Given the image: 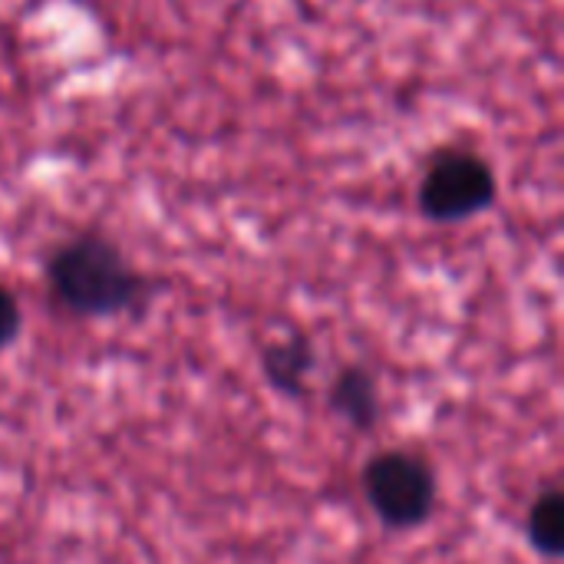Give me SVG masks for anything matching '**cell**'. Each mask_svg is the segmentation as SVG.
I'll return each instance as SVG.
<instances>
[{"mask_svg": "<svg viewBox=\"0 0 564 564\" xmlns=\"http://www.w3.org/2000/svg\"><path fill=\"white\" fill-rule=\"evenodd\" d=\"M327 410L340 416L350 430L370 433L380 423V383L364 364H344L327 390Z\"/></svg>", "mask_w": 564, "mask_h": 564, "instance_id": "obj_5", "label": "cell"}, {"mask_svg": "<svg viewBox=\"0 0 564 564\" xmlns=\"http://www.w3.org/2000/svg\"><path fill=\"white\" fill-rule=\"evenodd\" d=\"M56 307L83 321L139 314L152 297V281L129 261L109 235L86 228L59 241L43 264Z\"/></svg>", "mask_w": 564, "mask_h": 564, "instance_id": "obj_1", "label": "cell"}, {"mask_svg": "<svg viewBox=\"0 0 564 564\" xmlns=\"http://www.w3.org/2000/svg\"><path fill=\"white\" fill-rule=\"evenodd\" d=\"M499 198V178L486 155L463 145L436 149L423 169L416 205L426 221L459 225L489 212Z\"/></svg>", "mask_w": 564, "mask_h": 564, "instance_id": "obj_3", "label": "cell"}, {"mask_svg": "<svg viewBox=\"0 0 564 564\" xmlns=\"http://www.w3.org/2000/svg\"><path fill=\"white\" fill-rule=\"evenodd\" d=\"M314 370H317V347L304 330H294L284 340H271L261 350L264 383L288 400H301L311 393Z\"/></svg>", "mask_w": 564, "mask_h": 564, "instance_id": "obj_4", "label": "cell"}, {"mask_svg": "<svg viewBox=\"0 0 564 564\" xmlns=\"http://www.w3.org/2000/svg\"><path fill=\"white\" fill-rule=\"evenodd\" d=\"M364 499L380 525L410 532L433 519L440 502V479L426 456L413 449H380L360 473Z\"/></svg>", "mask_w": 564, "mask_h": 564, "instance_id": "obj_2", "label": "cell"}, {"mask_svg": "<svg viewBox=\"0 0 564 564\" xmlns=\"http://www.w3.org/2000/svg\"><path fill=\"white\" fill-rule=\"evenodd\" d=\"M525 539L532 552H539L549 562H558L564 555V496L562 489H545L535 496L525 516Z\"/></svg>", "mask_w": 564, "mask_h": 564, "instance_id": "obj_6", "label": "cell"}, {"mask_svg": "<svg viewBox=\"0 0 564 564\" xmlns=\"http://www.w3.org/2000/svg\"><path fill=\"white\" fill-rule=\"evenodd\" d=\"M20 330H23V311H20V301H17V294L0 281V354H3V350H10V347L17 344Z\"/></svg>", "mask_w": 564, "mask_h": 564, "instance_id": "obj_7", "label": "cell"}]
</instances>
